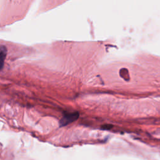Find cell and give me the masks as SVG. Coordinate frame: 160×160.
<instances>
[{
    "label": "cell",
    "mask_w": 160,
    "mask_h": 160,
    "mask_svg": "<svg viewBox=\"0 0 160 160\" xmlns=\"http://www.w3.org/2000/svg\"><path fill=\"white\" fill-rule=\"evenodd\" d=\"M79 117V113L78 112H68L62 116L59 121V125L61 126H65L74 121H76Z\"/></svg>",
    "instance_id": "1"
},
{
    "label": "cell",
    "mask_w": 160,
    "mask_h": 160,
    "mask_svg": "<svg viewBox=\"0 0 160 160\" xmlns=\"http://www.w3.org/2000/svg\"><path fill=\"white\" fill-rule=\"evenodd\" d=\"M7 55V48L4 45H0V70L4 65V61Z\"/></svg>",
    "instance_id": "2"
}]
</instances>
